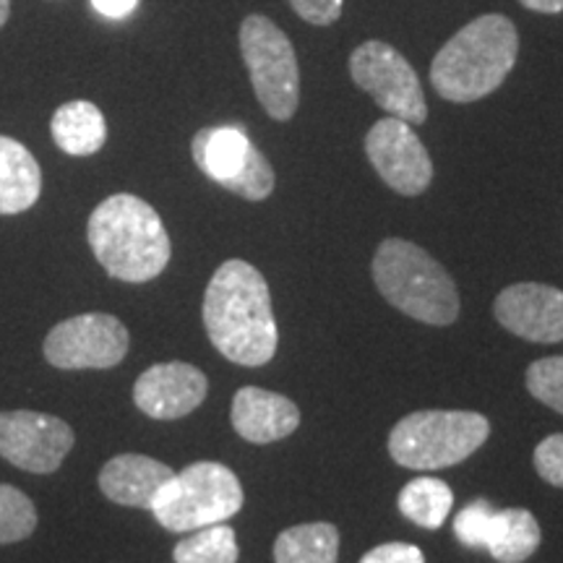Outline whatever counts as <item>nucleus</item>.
Segmentation results:
<instances>
[{"mask_svg": "<svg viewBox=\"0 0 563 563\" xmlns=\"http://www.w3.org/2000/svg\"><path fill=\"white\" fill-rule=\"evenodd\" d=\"M203 327L228 361L245 368L272 361L279 332L269 285L256 266L232 258L214 272L203 292Z\"/></svg>", "mask_w": 563, "mask_h": 563, "instance_id": "nucleus-1", "label": "nucleus"}, {"mask_svg": "<svg viewBox=\"0 0 563 563\" xmlns=\"http://www.w3.org/2000/svg\"><path fill=\"white\" fill-rule=\"evenodd\" d=\"M87 241L110 277L150 282L170 262V235L152 203L133 194H115L91 211Z\"/></svg>", "mask_w": 563, "mask_h": 563, "instance_id": "nucleus-2", "label": "nucleus"}, {"mask_svg": "<svg viewBox=\"0 0 563 563\" xmlns=\"http://www.w3.org/2000/svg\"><path fill=\"white\" fill-rule=\"evenodd\" d=\"M517 53V26L501 13H485L462 26L435 53L431 84L449 102L483 100L511 74Z\"/></svg>", "mask_w": 563, "mask_h": 563, "instance_id": "nucleus-3", "label": "nucleus"}, {"mask_svg": "<svg viewBox=\"0 0 563 563\" xmlns=\"http://www.w3.org/2000/svg\"><path fill=\"white\" fill-rule=\"evenodd\" d=\"M373 282L394 308L431 327H449L460 316V292L431 253L402 238H389L373 256Z\"/></svg>", "mask_w": 563, "mask_h": 563, "instance_id": "nucleus-4", "label": "nucleus"}, {"mask_svg": "<svg viewBox=\"0 0 563 563\" xmlns=\"http://www.w3.org/2000/svg\"><path fill=\"white\" fill-rule=\"evenodd\" d=\"M490 422L467 410H422L407 415L389 435V454L407 470L454 467L488 441Z\"/></svg>", "mask_w": 563, "mask_h": 563, "instance_id": "nucleus-5", "label": "nucleus"}, {"mask_svg": "<svg viewBox=\"0 0 563 563\" xmlns=\"http://www.w3.org/2000/svg\"><path fill=\"white\" fill-rule=\"evenodd\" d=\"M243 509L238 475L220 462H194L167 481L154 498V519L170 532H194L228 522Z\"/></svg>", "mask_w": 563, "mask_h": 563, "instance_id": "nucleus-6", "label": "nucleus"}, {"mask_svg": "<svg viewBox=\"0 0 563 563\" xmlns=\"http://www.w3.org/2000/svg\"><path fill=\"white\" fill-rule=\"evenodd\" d=\"M241 53L266 115L290 121L300 102V68L287 34L272 19L251 13L241 26Z\"/></svg>", "mask_w": 563, "mask_h": 563, "instance_id": "nucleus-7", "label": "nucleus"}, {"mask_svg": "<svg viewBox=\"0 0 563 563\" xmlns=\"http://www.w3.org/2000/svg\"><path fill=\"white\" fill-rule=\"evenodd\" d=\"M194 162L201 173L249 201H264L274 191L269 159L251 144L249 133L238 125L201 129L191 144Z\"/></svg>", "mask_w": 563, "mask_h": 563, "instance_id": "nucleus-8", "label": "nucleus"}, {"mask_svg": "<svg viewBox=\"0 0 563 563\" xmlns=\"http://www.w3.org/2000/svg\"><path fill=\"white\" fill-rule=\"evenodd\" d=\"M352 81L376 100L382 110L399 121L420 125L428 118L426 95L407 58L382 40L363 42L350 55Z\"/></svg>", "mask_w": 563, "mask_h": 563, "instance_id": "nucleus-9", "label": "nucleus"}, {"mask_svg": "<svg viewBox=\"0 0 563 563\" xmlns=\"http://www.w3.org/2000/svg\"><path fill=\"white\" fill-rule=\"evenodd\" d=\"M131 336L121 319L110 313H84L60 321L47 334V363L63 371L115 368L129 352Z\"/></svg>", "mask_w": 563, "mask_h": 563, "instance_id": "nucleus-10", "label": "nucleus"}, {"mask_svg": "<svg viewBox=\"0 0 563 563\" xmlns=\"http://www.w3.org/2000/svg\"><path fill=\"white\" fill-rule=\"evenodd\" d=\"M70 449L74 431L68 422L45 412H0V456L26 473L51 475Z\"/></svg>", "mask_w": 563, "mask_h": 563, "instance_id": "nucleus-11", "label": "nucleus"}, {"mask_svg": "<svg viewBox=\"0 0 563 563\" xmlns=\"http://www.w3.org/2000/svg\"><path fill=\"white\" fill-rule=\"evenodd\" d=\"M365 154L386 186L402 196H418L431 186L433 162L410 123L384 118L365 136Z\"/></svg>", "mask_w": 563, "mask_h": 563, "instance_id": "nucleus-12", "label": "nucleus"}, {"mask_svg": "<svg viewBox=\"0 0 563 563\" xmlns=\"http://www.w3.org/2000/svg\"><path fill=\"white\" fill-rule=\"evenodd\" d=\"M498 323L527 342H563V292L540 282L506 287L493 306Z\"/></svg>", "mask_w": 563, "mask_h": 563, "instance_id": "nucleus-13", "label": "nucleus"}, {"mask_svg": "<svg viewBox=\"0 0 563 563\" xmlns=\"http://www.w3.org/2000/svg\"><path fill=\"white\" fill-rule=\"evenodd\" d=\"M207 376L191 363H159L139 376L133 402L154 420H178L207 399Z\"/></svg>", "mask_w": 563, "mask_h": 563, "instance_id": "nucleus-14", "label": "nucleus"}, {"mask_svg": "<svg viewBox=\"0 0 563 563\" xmlns=\"http://www.w3.org/2000/svg\"><path fill=\"white\" fill-rule=\"evenodd\" d=\"M232 428L251 443H272L287 439L300 426V410L282 394L243 386L232 399Z\"/></svg>", "mask_w": 563, "mask_h": 563, "instance_id": "nucleus-15", "label": "nucleus"}, {"mask_svg": "<svg viewBox=\"0 0 563 563\" xmlns=\"http://www.w3.org/2000/svg\"><path fill=\"white\" fill-rule=\"evenodd\" d=\"M175 473L165 462L144 454H121L100 470V490L110 501L133 509H152L154 498Z\"/></svg>", "mask_w": 563, "mask_h": 563, "instance_id": "nucleus-16", "label": "nucleus"}, {"mask_svg": "<svg viewBox=\"0 0 563 563\" xmlns=\"http://www.w3.org/2000/svg\"><path fill=\"white\" fill-rule=\"evenodd\" d=\"M42 194V170L34 154L16 139L0 136V214L32 209Z\"/></svg>", "mask_w": 563, "mask_h": 563, "instance_id": "nucleus-17", "label": "nucleus"}, {"mask_svg": "<svg viewBox=\"0 0 563 563\" xmlns=\"http://www.w3.org/2000/svg\"><path fill=\"white\" fill-rule=\"evenodd\" d=\"M55 144L74 157H89L100 152L108 141V123L102 110L87 100L66 102L55 110L51 123Z\"/></svg>", "mask_w": 563, "mask_h": 563, "instance_id": "nucleus-18", "label": "nucleus"}, {"mask_svg": "<svg viewBox=\"0 0 563 563\" xmlns=\"http://www.w3.org/2000/svg\"><path fill=\"white\" fill-rule=\"evenodd\" d=\"M540 538L538 519L527 509L493 511L485 551L498 563H522L538 551Z\"/></svg>", "mask_w": 563, "mask_h": 563, "instance_id": "nucleus-19", "label": "nucleus"}, {"mask_svg": "<svg viewBox=\"0 0 563 563\" xmlns=\"http://www.w3.org/2000/svg\"><path fill=\"white\" fill-rule=\"evenodd\" d=\"M340 532L329 522L295 525L274 543V563H336Z\"/></svg>", "mask_w": 563, "mask_h": 563, "instance_id": "nucleus-20", "label": "nucleus"}, {"mask_svg": "<svg viewBox=\"0 0 563 563\" xmlns=\"http://www.w3.org/2000/svg\"><path fill=\"white\" fill-rule=\"evenodd\" d=\"M454 506V493L443 481L435 477H418L407 483L399 493V511L410 519L412 525L426 527V530H439L446 522L449 511Z\"/></svg>", "mask_w": 563, "mask_h": 563, "instance_id": "nucleus-21", "label": "nucleus"}, {"mask_svg": "<svg viewBox=\"0 0 563 563\" xmlns=\"http://www.w3.org/2000/svg\"><path fill=\"white\" fill-rule=\"evenodd\" d=\"M175 563H238L235 530L224 522L194 530L186 540H180L173 551Z\"/></svg>", "mask_w": 563, "mask_h": 563, "instance_id": "nucleus-22", "label": "nucleus"}, {"mask_svg": "<svg viewBox=\"0 0 563 563\" xmlns=\"http://www.w3.org/2000/svg\"><path fill=\"white\" fill-rule=\"evenodd\" d=\"M37 530V506L13 485H0V545L21 543Z\"/></svg>", "mask_w": 563, "mask_h": 563, "instance_id": "nucleus-23", "label": "nucleus"}, {"mask_svg": "<svg viewBox=\"0 0 563 563\" xmlns=\"http://www.w3.org/2000/svg\"><path fill=\"white\" fill-rule=\"evenodd\" d=\"M527 389L538 402L563 415V355L534 361L527 368Z\"/></svg>", "mask_w": 563, "mask_h": 563, "instance_id": "nucleus-24", "label": "nucleus"}, {"mask_svg": "<svg viewBox=\"0 0 563 563\" xmlns=\"http://www.w3.org/2000/svg\"><path fill=\"white\" fill-rule=\"evenodd\" d=\"M493 511L496 509H493L485 498H477V501L464 506L454 519L456 540L467 548H473V551H485V540H488Z\"/></svg>", "mask_w": 563, "mask_h": 563, "instance_id": "nucleus-25", "label": "nucleus"}, {"mask_svg": "<svg viewBox=\"0 0 563 563\" xmlns=\"http://www.w3.org/2000/svg\"><path fill=\"white\" fill-rule=\"evenodd\" d=\"M534 470L545 483L563 488V433L548 435L534 449Z\"/></svg>", "mask_w": 563, "mask_h": 563, "instance_id": "nucleus-26", "label": "nucleus"}, {"mask_svg": "<svg viewBox=\"0 0 563 563\" xmlns=\"http://www.w3.org/2000/svg\"><path fill=\"white\" fill-rule=\"evenodd\" d=\"M292 11L298 13L302 21L316 26H329L342 16L344 0H287Z\"/></svg>", "mask_w": 563, "mask_h": 563, "instance_id": "nucleus-27", "label": "nucleus"}, {"mask_svg": "<svg viewBox=\"0 0 563 563\" xmlns=\"http://www.w3.org/2000/svg\"><path fill=\"white\" fill-rule=\"evenodd\" d=\"M361 563H426V555L418 545L384 543L365 553Z\"/></svg>", "mask_w": 563, "mask_h": 563, "instance_id": "nucleus-28", "label": "nucleus"}, {"mask_svg": "<svg viewBox=\"0 0 563 563\" xmlns=\"http://www.w3.org/2000/svg\"><path fill=\"white\" fill-rule=\"evenodd\" d=\"M91 5H95L97 13L108 19H125L136 11L139 0H91Z\"/></svg>", "mask_w": 563, "mask_h": 563, "instance_id": "nucleus-29", "label": "nucleus"}, {"mask_svg": "<svg viewBox=\"0 0 563 563\" xmlns=\"http://www.w3.org/2000/svg\"><path fill=\"white\" fill-rule=\"evenodd\" d=\"M525 9L538 11V13H561L563 11V0H519Z\"/></svg>", "mask_w": 563, "mask_h": 563, "instance_id": "nucleus-30", "label": "nucleus"}, {"mask_svg": "<svg viewBox=\"0 0 563 563\" xmlns=\"http://www.w3.org/2000/svg\"><path fill=\"white\" fill-rule=\"evenodd\" d=\"M9 13H11V0H0V26L9 21Z\"/></svg>", "mask_w": 563, "mask_h": 563, "instance_id": "nucleus-31", "label": "nucleus"}]
</instances>
